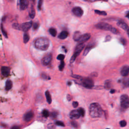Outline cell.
<instances>
[{"label":"cell","instance_id":"obj_1","mask_svg":"<svg viewBox=\"0 0 129 129\" xmlns=\"http://www.w3.org/2000/svg\"><path fill=\"white\" fill-rule=\"evenodd\" d=\"M90 115L93 118L101 117L103 114V110L98 103H92L89 107Z\"/></svg>","mask_w":129,"mask_h":129},{"label":"cell","instance_id":"obj_2","mask_svg":"<svg viewBox=\"0 0 129 129\" xmlns=\"http://www.w3.org/2000/svg\"><path fill=\"white\" fill-rule=\"evenodd\" d=\"M34 46L36 48L40 51L47 50L50 46V40L46 38H39L34 42Z\"/></svg>","mask_w":129,"mask_h":129},{"label":"cell","instance_id":"obj_3","mask_svg":"<svg viewBox=\"0 0 129 129\" xmlns=\"http://www.w3.org/2000/svg\"><path fill=\"white\" fill-rule=\"evenodd\" d=\"M32 22L30 21L24 23L22 24L14 23L13 25V27L17 30H22L24 32H27L32 27Z\"/></svg>","mask_w":129,"mask_h":129},{"label":"cell","instance_id":"obj_4","mask_svg":"<svg viewBox=\"0 0 129 129\" xmlns=\"http://www.w3.org/2000/svg\"><path fill=\"white\" fill-rule=\"evenodd\" d=\"M81 84L85 88L91 89L94 86V82L89 78H85L81 79Z\"/></svg>","mask_w":129,"mask_h":129},{"label":"cell","instance_id":"obj_5","mask_svg":"<svg viewBox=\"0 0 129 129\" xmlns=\"http://www.w3.org/2000/svg\"><path fill=\"white\" fill-rule=\"evenodd\" d=\"M121 106L122 108L127 109L129 107V97L126 94L121 95L120 97Z\"/></svg>","mask_w":129,"mask_h":129},{"label":"cell","instance_id":"obj_6","mask_svg":"<svg viewBox=\"0 0 129 129\" xmlns=\"http://www.w3.org/2000/svg\"><path fill=\"white\" fill-rule=\"evenodd\" d=\"M95 27L97 29L103 30H106V31H112L113 29V26L110 25V24L105 23V22H100L96 24Z\"/></svg>","mask_w":129,"mask_h":129},{"label":"cell","instance_id":"obj_7","mask_svg":"<svg viewBox=\"0 0 129 129\" xmlns=\"http://www.w3.org/2000/svg\"><path fill=\"white\" fill-rule=\"evenodd\" d=\"M52 60V54L51 53H48L42 59V63L44 65L47 66L50 64Z\"/></svg>","mask_w":129,"mask_h":129},{"label":"cell","instance_id":"obj_8","mask_svg":"<svg viewBox=\"0 0 129 129\" xmlns=\"http://www.w3.org/2000/svg\"><path fill=\"white\" fill-rule=\"evenodd\" d=\"M73 13L78 17H81L83 14V10L79 7H74L72 10Z\"/></svg>","mask_w":129,"mask_h":129},{"label":"cell","instance_id":"obj_9","mask_svg":"<svg viewBox=\"0 0 129 129\" xmlns=\"http://www.w3.org/2000/svg\"><path fill=\"white\" fill-rule=\"evenodd\" d=\"M80 114L78 110H73L70 112V118L73 120H76L78 119L80 117Z\"/></svg>","mask_w":129,"mask_h":129},{"label":"cell","instance_id":"obj_10","mask_svg":"<svg viewBox=\"0 0 129 129\" xmlns=\"http://www.w3.org/2000/svg\"><path fill=\"white\" fill-rule=\"evenodd\" d=\"M91 37V35L89 33H86L83 35H81V37L80 38L78 42H79L80 44H82V43H84V42L86 41L88 39H90Z\"/></svg>","mask_w":129,"mask_h":129},{"label":"cell","instance_id":"obj_11","mask_svg":"<svg viewBox=\"0 0 129 129\" xmlns=\"http://www.w3.org/2000/svg\"><path fill=\"white\" fill-rule=\"evenodd\" d=\"M29 2L26 0H21L19 1L20 9L21 10H24L27 8Z\"/></svg>","mask_w":129,"mask_h":129},{"label":"cell","instance_id":"obj_12","mask_svg":"<svg viewBox=\"0 0 129 129\" xmlns=\"http://www.w3.org/2000/svg\"><path fill=\"white\" fill-rule=\"evenodd\" d=\"M33 116H34V114L33 112L32 111L28 112L24 115V120L26 121H29L32 119V118H33Z\"/></svg>","mask_w":129,"mask_h":129},{"label":"cell","instance_id":"obj_13","mask_svg":"<svg viewBox=\"0 0 129 129\" xmlns=\"http://www.w3.org/2000/svg\"><path fill=\"white\" fill-rule=\"evenodd\" d=\"M10 69L8 67H2L1 68L2 74L4 77H7L10 74Z\"/></svg>","mask_w":129,"mask_h":129},{"label":"cell","instance_id":"obj_14","mask_svg":"<svg viewBox=\"0 0 129 129\" xmlns=\"http://www.w3.org/2000/svg\"><path fill=\"white\" fill-rule=\"evenodd\" d=\"M121 74L122 76H127L129 74V66H125L122 67L121 71Z\"/></svg>","mask_w":129,"mask_h":129},{"label":"cell","instance_id":"obj_15","mask_svg":"<svg viewBox=\"0 0 129 129\" xmlns=\"http://www.w3.org/2000/svg\"><path fill=\"white\" fill-rule=\"evenodd\" d=\"M117 25L118 26H119L120 27H121V28H122V29H124V30H125V31H127L129 29V27L128 26L127 24L123 21H119L117 23Z\"/></svg>","mask_w":129,"mask_h":129},{"label":"cell","instance_id":"obj_16","mask_svg":"<svg viewBox=\"0 0 129 129\" xmlns=\"http://www.w3.org/2000/svg\"><path fill=\"white\" fill-rule=\"evenodd\" d=\"M85 46V45L84 44V43H82V44H80L79 45H78L75 48V53H77L79 55V54L80 53L82 52V51L83 50V49L84 48Z\"/></svg>","mask_w":129,"mask_h":129},{"label":"cell","instance_id":"obj_17","mask_svg":"<svg viewBox=\"0 0 129 129\" xmlns=\"http://www.w3.org/2000/svg\"><path fill=\"white\" fill-rule=\"evenodd\" d=\"M68 35H69L68 32L67 31H64L61 32L60 33V34L59 35L58 38H60L61 39H65L67 38L68 36Z\"/></svg>","mask_w":129,"mask_h":129},{"label":"cell","instance_id":"obj_18","mask_svg":"<svg viewBox=\"0 0 129 129\" xmlns=\"http://www.w3.org/2000/svg\"><path fill=\"white\" fill-rule=\"evenodd\" d=\"M94 46V45H92V44H89L86 47L85 50H84V53H83V56H86V55L89 52V51L91 50L92 48Z\"/></svg>","mask_w":129,"mask_h":129},{"label":"cell","instance_id":"obj_19","mask_svg":"<svg viewBox=\"0 0 129 129\" xmlns=\"http://www.w3.org/2000/svg\"><path fill=\"white\" fill-rule=\"evenodd\" d=\"M29 15V17L31 18V19H33V18H34L35 15V11L33 6H31V8H30Z\"/></svg>","mask_w":129,"mask_h":129},{"label":"cell","instance_id":"obj_20","mask_svg":"<svg viewBox=\"0 0 129 129\" xmlns=\"http://www.w3.org/2000/svg\"><path fill=\"white\" fill-rule=\"evenodd\" d=\"M81 36V33L79 31H76L75 32V33L73 35V39L75 41H78L80 38Z\"/></svg>","mask_w":129,"mask_h":129},{"label":"cell","instance_id":"obj_21","mask_svg":"<svg viewBox=\"0 0 129 129\" xmlns=\"http://www.w3.org/2000/svg\"><path fill=\"white\" fill-rule=\"evenodd\" d=\"M45 94H46V100H47L48 103L51 104L52 103V99L51 95L50 93V92H49L48 91H46V92Z\"/></svg>","mask_w":129,"mask_h":129},{"label":"cell","instance_id":"obj_22","mask_svg":"<svg viewBox=\"0 0 129 129\" xmlns=\"http://www.w3.org/2000/svg\"><path fill=\"white\" fill-rule=\"evenodd\" d=\"M12 87V82L10 80H8L6 81V90H10Z\"/></svg>","mask_w":129,"mask_h":129},{"label":"cell","instance_id":"obj_23","mask_svg":"<svg viewBox=\"0 0 129 129\" xmlns=\"http://www.w3.org/2000/svg\"><path fill=\"white\" fill-rule=\"evenodd\" d=\"M29 39H30L29 35L26 33H24V35H23V41H24V42L25 43V44H27V43L29 41Z\"/></svg>","mask_w":129,"mask_h":129},{"label":"cell","instance_id":"obj_24","mask_svg":"<svg viewBox=\"0 0 129 129\" xmlns=\"http://www.w3.org/2000/svg\"><path fill=\"white\" fill-rule=\"evenodd\" d=\"M49 32H50V34L53 36L55 37L57 35V30L56 29H54L53 28H51L49 30Z\"/></svg>","mask_w":129,"mask_h":129},{"label":"cell","instance_id":"obj_25","mask_svg":"<svg viewBox=\"0 0 129 129\" xmlns=\"http://www.w3.org/2000/svg\"><path fill=\"white\" fill-rule=\"evenodd\" d=\"M95 13L96 14H97L99 15H103V16H106L107 15V13H106V12L104 11H100V10H95L94 11Z\"/></svg>","mask_w":129,"mask_h":129},{"label":"cell","instance_id":"obj_26","mask_svg":"<svg viewBox=\"0 0 129 129\" xmlns=\"http://www.w3.org/2000/svg\"><path fill=\"white\" fill-rule=\"evenodd\" d=\"M42 114L43 116H44L45 118H47L48 116L50 115V113H49V112L46 109H45L43 110L42 112Z\"/></svg>","mask_w":129,"mask_h":129},{"label":"cell","instance_id":"obj_27","mask_svg":"<svg viewBox=\"0 0 129 129\" xmlns=\"http://www.w3.org/2000/svg\"><path fill=\"white\" fill-rule=\"evenodd\" d=\"M111 86V83H110V81L109 80H106L105 82V88L107 89H108L110 88Z\"/></svg>","mask_w":129,"mask_h":129},{"label":"cell","instance_id":"obj_28","mask_svg":"<svg viewBox=\"0 0 129 129\" xmlns=\"http://www.w3.org/2000/svg\"><path fill=\"white\" fill-rule=\"evenodd\" d=\"M1 30H2V33H3V35L6 38H8L7 33V32H6V30H5V29H4V27H3V26L2 24H1Z\"/></svg>","mask_w":129,"mask_h":129},{"label":"cell","instance_id":"obj_29","mask_svg":"<svg viewBox=\"0 0 129 129\" xmlns=\"http://www.w3.org/2000/svg\"><path fill=\"white\" fill-rule=\"evenodd\" d=\"M78 110L79 111L80 114V115L82 116H84L85 115V110L84 109V108H80L79 109H78Z\"/></svg>","mask_w":129,"mask_h":129},{"label":"cell","instance_id":"obj_30","mask_svg":"<svg viewBox=\"0 0 129 129\" xmlns=\"http://www.w3.org/2000/svg\"><path fill=\"white\" fill-rule=\"evenodd\" d=\"M65 67V62H64V61H62L61 62L60 65L59 66V70L60 71H63Z\"/></svg>","mask_w":129,"mask_h":129},{"label":"cell","instance_id":"obj_31","mask_svg":"<svg viewBox=\"0 0 129 129\" xmlns=\"http://www.w3.org/2000/svg\"><path fill=\"white\" fill-rule=\"evenodd\" d=\"M123 84L126 87L129 86V79H126L124 80Z\"/></svg>","mask_w":129,"mask_h":129},{"label":"cell","instance_id":"obj_32","mask_svg":"<svg viewBox=\"0 0 129 129\" xmlns=\"http://www.w3.org/2000/svg\"><path fill=\"white\" fill-rule=\"evenodd\" d=\"M120 125L121 127H124L127 126V122L125 120L121 121L120 122Z\"/></svg>","mask_w":129,"mask_h":129},{"label":"cell","instance_id":"obj_33","mask_svg":"<svg viewBox=\"0 0 129 129\" xmlns=\"http://www.w3.org/2000/svg\"><path fill=\"white\" fill-rule=\"evenodd\" d=\"M39 23L38 22H35L33 24V28L34 30H36L38 29V28L39 27Z\"/></svg>","mask_w":129,"mask_h":129},{"label":"cell","instance_id":"obj_34","mask_svg":"<svg viewBox=\"0 0 129 129\" xmlns=\"http://www.w3.org/2000/svg\"><path fill=\"white\" fill-rule=\"evenodd\" d=\"M64 59H65V56H64V55L62 54H59V56H58V57H57V59L59 60H61V61H63Z\"/></svg>","mask_w":129,"mask_h":129},{"label":"cell","instance_id":"obj_35","mask_svg":"<svg viewBox=\"0 0 129 129\" xmlns=\"http://www.w3.org/2000/svg\"><path fill=\"white\" fill-rule=\"evenodd\" d=\"M56 124L58 126H61V127H64L65 126L64 122L62 121H57L56 122Z\"/></svg>","mask_w":129,"mask_h":129},{"label":"cell","instance_id":"obj_36","mask_svg":"<svg viewBox=\"0 0 129 129\" xmlns=\"http://www.w3.org/2000/svg\"><path fill=\"white\" fill-rule=\"evenodd\" d=\"M41 77L43 78V79H46V80H48V79H50V78L48 76H47L46 74H44V73H43L41 74Z\"/></svg>","mask_w":129,"mask_h":129},{"label":"cell","instance_id":"obj_37","mask_svg":"<svg viewBox=\"0 0 129 129\" xmlns=\"http://www.w3.org/2000/svg\"><path fill=\"white\" fill-rule=\"evenodd\" d=\"M120 41H121V44L122 45H126V44H127V40L124 38H121L120 39Z\"/></svg>","mask_w":129,"mask_h":129},{"label":"cell","instance_id":"obj_38","mask_svg":"<svg viewBox=\"0 0 129 129\" xmlns=\"http://www.w3.org/2000/svg\"><path fill=\"white\" fill-rule=\"evenodd\" d=\"M71 124L72 125V126L73 127H74V128H78V125L77 124V122H75V121H72L71 122Z\"/></svg>","mask_w":129,"mask_h":129},{"label":"cell","instance_id":"obj_39","mask_svg":"<svg viewBox=\"0 0 129 129\" xmlns=\"http://www.w3.org/2000/svg\"><path fill=\"white\" fill-rule=\"evenodd\" d=\"M114 34H119V31H118V30L116 29L115 28H113L112 30V31H111Z\"/></svg>","mask_w":129,"mask_h":129},{"label":"cell","instance_id":"obj_40","mask_svg":"<svg viewBox=\"0 0 129 129\" xmlns=\"http://www.w3.org/2000/svg\"><path fill=\"white\" fill-rule=\"evenodd\" d=\"M42 1H39V2H38V9L39 10H41V6H42Z\"/></svg>","mask_w":129,"mask_h":129},{"label":"cell","instance_id":"obj_41","mask_svg":"<svg viewBox=\"0 0 129 129\" xmlns=\"http://www.w3.org/2000/svg\"><path fill=\"white\" fill-rule=\"evenodd\" d=\"M72 105H73L74 107L76 108V107H78V102L77 101H74L72 103Z\"/></svg>","mask_w":129,"mask_h":129},{"label":"cell","instance_id":"obj_42","mask_svg":"<svg viewBox=\"0 0 129 129\" xmlns=\"http://www.w3.org/2000/svg\"><path fill=\"white\" fill-rule=\"evenodd\" d=\"M71 76L73 78H75L77 79H80L82 78V77L81 76H80L76 75H72Z\"/></svg>","mask_w":129,"mask_h":129},{"label":"cell","instance_id":"obj_43","mask_svg":"<svg viewBox=\"0 0 129 129\" xmlns=\"http://www.w3.org/2000/svg\"><path fill=\"white\" fill-rule=\"evenodd\" d=\"M110 40H111V36L110 35H107L106 36V39H105V41L106 42H107V41H109Z\"/></svg>","mask_w":129,"mask_h":129},{"label":"cell","instance_id":"obj_44","mask_svg":"<svg viewBox=\"0 0 129 129\" xmlns=\"http://www.w3.org/2000/svg\"><path fill=\"white\" fill-rule=\"evenodd\" d=\"M57 114H58L57 113H56V112H53V113H52L51 115H52V117L53 118H56L57 117Z\"/></svg>","mask_w":129,"mask_h":129},{"label":"cell","instance_id":"obj_45","mask_svg":"<svg viewBox=\"0 0 129 129\" xmlns=\"http://www.w3.org/2000/svg\"><path fill=\"white\" fill-rule=\"evenodd\" d=\"M20 129V127L18 126H14L11 128V129Z\"/></svg>","mask_w":129,"mask_h":129},{"label":"cell","instance_id":"obj_46","mask_svg":"<svg viewBox=\"0 0 129 129\" xmlns=\"http://www.w3.org/2000/svg\"><path fill=\"white\" fill-rule=\"evenodd\" d=\"M67 99L69 101H70L71 99H72V96L70 95H67Z\"/></svg>","mask_w":129,"mask_h":129},{"label":"cell","instance_id":"obj_47","mask_svg":"<svg viewBox=\"0 0 129 129\" xmlns=\"http://www.w3.org/2000/svg\"><path fill=\"white\" fill-rule=\"evenodd\" d=\"M48 128L49 129H53L54 128V126L53 125H48Z\"/></svg>","mask_w":129,"mask_h":129},{"label":"cell","instance_id":"obj_48","mask_svg":"<svg viewBox=\"0 0 129 129\" xmlns=\"http://www.w3.org/2000/svg\"><path fill=\"white\" fill-rule=\"evenodd\" d=\"M115 92V90H114V89H112L111 90H110V93H114Z\"/></svg>","mask_w":129,"mask_h":129},{"label":"cell","instance_id":"obj_49","mask_svg":"<svg viewBox=\"0 0 129 129\" xmlns=\"http://www.w3.org/2000/svg\"><path fill=\"white\" fill-rule=\"evenodd\" d=\"M126 17L129 19V13L127 14V15H126Z\"/></svg>","mask_w":129,"mask_h":129},{"label":"cell","instance_id":"obj_50","mask_svg":"<svg viewBox=\"0 0 129 129\" xmlns=\"http://www.w3.org/2000/svg\"><path fill=\"white\" fill-rule=\"evenodd\" d=\"M127 32V34H128V35L129 38V29L128 30V31Z\"/></svg>","mask_w":129,"mask_h":129},{"label":"cell","instance_id":"obj_51","mask_svg":"<svg viewBox=\"0 0 129 129\" xmlns=\"http://www.w3.org/2000/svg\"></svg>","mask_w":129,"mask_h":129}]
</instances>
